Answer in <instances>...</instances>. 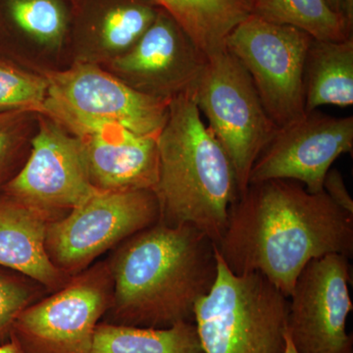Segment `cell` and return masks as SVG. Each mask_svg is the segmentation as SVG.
I'll list each match as a JSON object with an SVG mask.
<instances>
[{
  "mask_svg": "<svg viewBox=\"0 0 353 353\" xmlns=\"http://www.w3.org/2000/svg\"><path fill=\"white\" fill-rule=\"evenodd\" d=\"M353 148V117H334L318 110L280 128L257 158L248 183L288 179L303 183L309 192H324L332 165Z\"/></svg>",
  "mask_w": 353,
  "mask_h": 353,
  "instance_id": "12",
  "label": "cell"
},
{
  "mask_svg": "<svg viewBox=\"0 0 353 353\" xmlns=\"http://www.w3.org/2000/svg\"><path fill=\"white\" fill-rule=\"evenodd\" d=\"M285 353H299L296 352V348H294V345H292V341H290L289 336H288V334L287 347H285Z\"/></svg>",
  "mask_w": 353,
  "mask_h": 353,
  "instance_id": "28",
  "label": "cell"
},
{
  "mask_svg": "<svg viewBox=\"0 0 353 353\" xmlns=\"http://www.w3.org/2000/svg\"><path fill=\"white\" fill-rule=\"evenodd\" d=\"M50 223L39 211L11 197L0 201V266L57 292L72 277L57 268L46 252Z\"/></svg>",
  "mask_w": 353,
  "mask_h": 353,
  "instance_id": "15",
  "label": "cell"
},
{
  "mask_svg": "<svg viewBox=\"0 0 353 353\" xmlns=\"http://www.w3.org/2000/svg\"><path fill=\"white\" fill-rule=\"evenodd\" d=\"M34 297L32 287L0 274V336L12 329L16 318L31 305Z\"/></svg>",
  "mask_w": 353,
  "mask_h": 353,
  "instance_id": "24",
  "label": "cell"
},
{
  "mask_svg": "<svg viewBox=\"0 0 353 353\" xmlns=\"http://www.w3.org/2000/svg\"><path fill=\"white\" fill-rule=\"evenodd\" d=\"M164 11L206 55L226 48L229 34L252 14V0H145Z\"/></svg>",
  "mask_w": 353,
  "mask_h": 353,
  "instance_id": "17",
  "label": "cell"
},
{
  "mask_svg": "<svg viewBox=\"0 0 353 353\" xmlns=\"http://www.w3.org/2000/svg\"><path fill=\"white\" fill-rule=\"evenodd\" d=\"M48 88L41 72L32 73L0 61V114L43 115Z\"/></svg>",
  "mask_w": 353,
  "mask_h": 353,
  "instance_id": "22",
  "label": "cell"
},
{
  "mask_svg": "<svg viewBox=\"0 0 353 353\" xmlns=\"http://www.w3.org/2000/svg\"><path fill=\"white\" fill-rule=\"evenodd\" d=\"M44 116L78 139L99 190L154 189L158 179L157 137L130 131L114 123L90 119L46 102Z\"/></svg>",
  "mask_w": 353,
  "mask_h": 353,
  "instance_id": "13",
  "label": "cell"
},
{
  "mask_svg": "<svg viewBox=\"0 0 353 353\" xmlns=\"http://www.w3.org/2000/svg\"><path fill=\"white\" fill-rule=\"evenodd\" d=\"M212 289L194 307L203 353H285L289 297L259 272L236 275L216 246Z\"/></svg>",
  "mask_w": 353,
  "mask_h": 353,
  "instance_id": "4",
  "label": "cell"
},
{
  "mask_svg": "<svg viewBox=\"0 0 353 353\" xmlns=\"http://www.w3.org/2000/svg\"><path fill=\"white\" fill-rule=\"evenodd\" d=\"M158 10L145 0L116 2L104 9L77 41L74 62L105 66L141 39Z\"/></svg>",
  "mask_w": 353,
  "mask_h": 353,
  "instance_id": "16",
  "label": "cell"
},
{
  "mask_svg": "<svg viewBox=\"0 0 353 353\" xmlns=\"http://www.w3.org/2000/svg\"><path fill=\"white\" fill-rule=\"evenodd\" d=\"M216 246L233 273L259 272L289 297L311 260L352 259L353 214L326 192L312 194L296 181L250 183L232 206Z\"/></svg>",
  "mask_w": 353,
  "mask_h": 353,
  "instance_id": "1",
  "label": "cell"
},
{
  "mask_svg": "<svg viewBox=\"0 0 353 353\" xmlns=\"http://www.w3.org/2000/svg\"><path fill=\"white\" fill-rule=\"evenodd\" d=\"M37 114L14 112L0 116V176L19 152L29 134L30 123Z\"/></svg>",
  "mask_w": 353,
  "mask_h": 353,
  "instance_id": "23",
  "label": "cell"
},
{
  "mask_svg": "<svg viewBox=\"0 0 353 353\" xmlns=\"http://www.w3.org/2000/svg\"><path fill=\"white\" fill-rule=\"evenodd\" d=\"M313 39L252 14L231 32L226 50L250 74L265 110L280 128L305 114L303 72Z\"/></svg>",
  "mask_w": 353,
  "mask_h": 353,
  "instance_id": "7",
  "label": "cell"
},
{
  "mask_svg": "<svg viewBox=\"0 0 353 353\" xmlns=\"http://www.w3.org/2000/svg\"><path fill=\"white\" fill-rule=\"evenodd\" d=\"M347 256L311 260L289 296L287 334L299 353H353L347 321L353 309Z\"/></svg>",
  "mask_w": 353,
  "mask_h": 353,
  "instance_id": "10",
  "label": "cell"
},
{
  "mask_svg": "<svg viewBox=\"0 0 353 353\" xmlns=\"http://www.w3.org/2000/svg\"><path fill=\"white\" fill-rule=\"evenodd\" d=\"M90 353H203L194 323L157 329L99 323Z\"/></svg>",
  "mask_w": 353,
  "mask_h": 353,
  "instance_id": "19",
  "label": "cell"
},
{
  "mask_svg": "<svg viewBox=\"0 0 353 353\" xmlns=\"http://www.w3.org/2000/svg\"><path fill=\"white\" fill-rule=\"evenodd\" d=\"M0 353H25V352L18 341L11 334L10 341L0 345Z\"/></svg>",
  "mask_w": 353,
  "mask_h": 353,
  "instance_id": "26",
  "label": "cell"
},
{
  "mask_svg": "<svg viewBox=\"0 0 353 353\" xmlns=\"http://www.w3.org/2000/svg\"><path fill=\"white\" fill-rule=\"evenodd\" d=\"M206 60L208 55L159 9L141 39L103 68L141 94L171 101L194 92Z\"/></svg>",
  "mask_w": 353,
  "mask_h": 353,
  "instance_id": "14",
  "label": "cell"
},
{
  "mask_svg": "<svg viewBox=\"0 0 353 353\" xmlns=\"http://www.w3.org/2000/svg\"><path fill=\"white\" fill-rule=\"evenodd\" d=\"M108 263L73 276L62 289L25 308L11 334L25 353H90L95 329L112 301Z\"/></svg>",
  "mask_w": 353,
  "mask_h": 353,
  "instance_id": "8",
  "label": "cell"
},
{
  "mask_svg": "<svg viewBox=\"0 0 353 353\" xmlns=\"http://www.w3.org/2000/svg\"><path fill=\"white\" fill-rule=\"evenodd\" d=\"M37 129L24 166L6 185L9 197L60 219L97 192L82 145L48 116H37Z\"/></svg>",
  "mask_w": 353,
  "mask_h": 353,
  "instance_id": "9",
  "label": "cell"
},
{
  "mask_svg": "<svg viewBox=\"0 0 353 353\" xmlns=\"http://www.w3.org/2000/svg\"><path fill=\"white\" fill-rule=\"evenodd\" d=\"M303 88L305 112L323 105H352L353 39H313L304 64Z\"/></svg>",
  "mask_w": 353,
  "mask_h": 353,
  "instance_id": "18",
  "label": "cell"
},
{
  "mask_svg": "<svg viewBox=\"0 0 353 353\" xmlns=\"http://www.w3.org/2000/svg\"><path fill=\"white\" fill-rule=\"evenodd\" d=\"M252 14L276 24L292 26L316 41L352 38V27L326 0H252Z\"/></svg>",
  "mask_w": 353,
  "mask_h": 353,
  "instance_id": "20",
  "label": "cell"
},
{
  "mask_svg": "<svg viewBox=\"0 0 353 353\" xmlns=\"http://www.w3.org/2000/svg\"><path fill=\"white\" fill-rule=\"evenodd\" d=\"M327 4L334 11V12L341 14L343 10V0H326ZM343 15V14H341Z\"/></svg>",
  "mask_w": 353,
  "mask_h": 353,
  "instance_id": "27",
  "label": "cell"
},
{
  "mask_svg": "<svg viewBox=\"0 0 353 353\" xmlns=\"http://www.w3.org/2000/svg\"><path fill=\"white\" fill-rule=\"evenodd\" d=\"M112 324L164 329L194 323L217 278L216 243L190 225L158 222L123 241L109 261Z\"/></svg>",
  "mask_w": 353,
  "mask_h": 353,
  "instance_id": "2",
  "label": "cell"
},
{
  "mask_svg": "<svg viewBox=\"0 0 353 353\" xmlns=\"http://www.w3.org/2000/svg\"><path fill=\"white\" fill-rule=\"evenodd\" d=\"M194 99L229 155L243 194L253 164L279 127L265 110L250 74L226 48L208 55Z\"/></svg>",
  "mask_w": 353,
  "mask_h": 353,
  "instance_id": "5",
  "label": "cell"
},
{
  "mask_svg": "<svg viewBox=\"0 0 353 353\" xmlns=\"http://www.w3.org/2000/svg\"><path fill=\"white\" fill-rule=\"evenodd\" d=\"M41 73L50 85L46 101L76 115L154 137L168 118L170 101L141 94L99 65L73 62Z\"/></svg>",
  "mask_w": 353,
  "mask_h": 353,
  "instance_id": "11",
  "label": "cell"
},
{
  "mask_svg": "<svg viewBox=\"0 0 353 353\" xmlns=\"http://www.w3.org/2000/svg\"><path fill=\"white\" fill-rule=\"evenodd\" d=\"M158 179L152 192L159 222L190 225L219 243L241 196L229 155L201 119L194 92L172 99L157 137Z\"/></svg>",
  "mask_w": 353,
  "mask_h": 353,
  "instance_id": "3",
  "label": "cell"
},
{
  "mask_svg": "<svg viewBox=\"0 0 353 353\" xmlns=\"http://www.w3.org/2000/svg\"><path fill=\"white\" fill-rule=\"evenodd\" d=\"M9 11L21 31L37 43L57 48L63 43L67 18L59 0H10Z\"/></svg>",
  "mask_w": 353,
  "mask_h": 353,
  "instance_id": "21",
  "label": "cell"
},
{
  "mask_svg": "<svg viewBox=\"0 0 353 353\" xmlns=\"http://www.w3.org/2000/svg\"><path fill=\"white\" fill-rule=\"evenodd\" d=\"M323 190L336 205L353 214V201L338 169H330L325 176Z\"/></svg>",
  "mask_w": 353,
  "mask_h": 353,
  "instance_id": "25",
  "label": "cell"
},
{
  "mask_svg": "<svg viewBox=\"0 0 353 353\" xmlns=\"http://www.w3.org/2000/svg\"><path fill=\"white\" fill-rule=\"evenodd\" d=\"M150 190H99L48 224L46 248L60 271L73 276L134 234L159 222Z\"/></svg>",
  "mask_w": 353,
  "mask_h": 353,
  "instance_id": "6",
  "label": "cell"
}]
</instances>
